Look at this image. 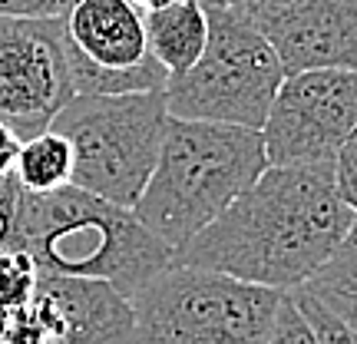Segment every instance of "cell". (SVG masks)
I'll return each instance as SVG.
<instances>
[{
	"label": "cell",
	"mask_w": 357,
	"mask_h": 344,
	"mask_svg": "<svg viewBox=\"0 0 357 344\" xmlns=\"http://www.w3.org/2000/svg\"><path fill=\"white\" fill-rule=\"evenodd\" d=\"M70 0H0V17H60Z\"/></svg>",
	"instance_id": "cell-20"
},
{
	"label": "cell",
	"mask_w": 357,
	"mask_h": 344,
	"mask_svg": "<svg viewBox=\"0 0 357 344\" xmlns=\"http://www.w3.org/2000/svg\"><path fill=\"white\" fill-rule=\"evenodd\" d=\"M37 278L40 268L30 258V252H24L20 245L0 248V328L26 308V301L33 298Z\"/></svg>",
	"instance_id": "cell-14"
},
{
	"label": "cell",
	"mask_w": 357,
	"mask_h": 344,
	"mask_svg": "<svg viewBox=\"0 0 357 344\" xmlns=\"http://www.w3.org/2000/svg\"><path fill=\"white\" fill-rule=\"evenodd\" d=\"M334 186H337V195L347 202V209L357 216V129L334 156Z\"/></svg>",
	"instance_id": "cell-17"
},
{
	"label": "cell",
	"mask_w": 357,
	"mask_h": 344,
	"mask_svg": "<svg viewBox=\"0 0 357 344\" xmlns=\"http://www.w3.org/2000/svg\"><path fill=\"white\" fill-rule=\"evenodd\" d=\"M284 80V63L265 30L235 7L208 10L202 57L166 83L169 116L212 119L261 129L268 106Z\"/></svg>",
	"instance_id": "cell-6"
},
{
	"label": "cell",
	"mask_w": 357,
	"mask_h": 344,
	"mask_svg": "<svg viewBox=\"0 0 357 344\" xmlns=\"http://www.w3.org/2000/svg\"><path fill=\"white\" fill-rule=\"evenodd\" d=\"M291 3H298V0H229V7H235L238 13H245L252 24H265L268 17H275L278 10H284V7H291Z\"/></svg>",
	"instance_id": "cell-21"
},
{
	"label": "cell",
	"mask_w": 357,
	"mask_h": 344,
	"mask_svg": "<svg viewBox=\"0 0 357 344\" xmlns=\"http://www.w3.org/2000/svg\"><path fill=\"white\" fill-rule=\"evenodd\" d=\"M301 285H314V288H334V292H354L357 294V218L334 248V255Z\"/></svg>",
	"instance_id": "cell-15"
},
{
	"label": "cell",
	"mask_w": 357,
	"mask_h": 344,
	"mask_svg": "<svg viewBox=\"0 0 357 344\" xmlns=\"http://www.w3.org/2000/svg\"><path fill=\"white\" fill-rule=\"evenodd\" d=\"M281 292L215 268L169 262L129 298L132 341L268 344Z\"/></svg>",
	"instance_id": "cell-4"
},
{
	"label": "cell",
	"mask_w": 357,
	"mask_h": 344,
	"mask_svg": "<svg viewBox=\"0 0 357 344\" xmlns=\"http://www.w3.org/2000/svg\"><path fill=\"white\" fill-rule=\"evenodd\" d=\"M205 10H215V7H229V0H199Z\"/></svg>",
	"instance_id": "cell-24"
},
{
	"label": "cell",
	"mask_w": 357,
	"mask_h": 344,
	"mask_svg": "<svg viewBox=\"0 0 357 344\" xmlns=\"http://www.w3.org/2000/svg\"><path fill=\"white\" fill-rule=\"evenodd\" d=\"M166 89L73 93L53 116L73 146V186L109 202L136 205L166 136Z\"/></svg>",
	"instance_id": "cell-5"
},
{
	"label": "cell",
	"mask_w": 357,
	"mask_h": 344,
	"mask_svg": "<svg viewBox=\"0 0 357 344\" xmlns=\"http://www.w3.org/2000/svg\"><path fill=\"white\" fill-rule=\"evenodd\" d=\"M13 176L26 192H50L73 179V146L60 129H40L20 142Z\"/></svg>",
	"instance_id": "cell-13"
},
{
	"label": "cell",
	"mask_w": 357,
	"mask_h": 344,
	"mask_svg": "<svg viewBox=\"0 0 357 344\" xmlns=\"http://www.w3.org/2000/svg\"><path fill=\"white\" fill-rule=\"evenodd\" d=\"M132 338V305L116 285L53 271H40L33 298L0 328L3 344H100Z\"/></svg>",
	"instance_id": "cell-10"
},
{
	"label": "cell",
	"mask_w": 357,
	"mask_h": 344,
	"mask_svg": "<svg viewBox=\"0 0 357 344\" xmlns=\"http://www.w3.org/2000/svg\"><path fill=\"white\" fill-rule=\"evenodd\" d=\"M20 195H24V186L17 182V176H13V172H3V176H0V248L13 245Z\"/></svg>",
	"instance_id": "cell-18"
},
{
	"label": "cell",
	"mask_w": 357,
	"mask_h": 344,
	"mask_svg": "<svg viewBox=\"0 0 357 344\" xmlns=\"http://www.w3.org/2000/svg\"><path fill=\"white\" fill-rule=\"evenodd\" d=\"M261 30L284 73L311 66L357 70V0H298L268 17Z\"/></svg>",
	"instance_id": "cell-11"
},
{
	"label": "cell",
	"mask_w": 357,
	"mask_h": 344,
	"mask_svg": "<svg viewBox=\"0 0 357 344\" xmlns=\"http://www.w3.org/2000/svg\"><path fill=\"white\" fill-rule=\"evenodd\" d=\"M139 10H155V7H166V3H172V0H132Z\"/></svg>",
	"instance_id": "cell-23"
},
{
	"label": "cell",
	"mask_w": 357,
	"mask_h": 344,
	"mask_svg": "<svg viewBox=\"0 0 357 344\" xmlns=\"http://www.w3.org/2000/svg\"><path fill=\"white\" fill-rule=\"evenodd\" d=\"M73 93L60 17H0V123L26 140Z\"/></svg>",
	"instance_id": "cell-9"
},
{
	"label": "cell",
	"mask_w": 357,
	"mask_h": 344,
	"mask_svg": "<svg viewBox=\"0 0 357 344\" xmlns=\"http://www.w3.org/2000/svg\"><path fill=\"white\" fill-rule=\"evenodd\" d=\"M13 245L37 262L40 271L102 278L132 298L155 271L172 262L162 242L129 205L66 182L50 192L20 195Z\"/></svg>",
	"instance_id": "cell-2"
},
{
	"label": "cell",
	"mask_w": 357,
	"mask_h": 344,
	"mask_svg": "<svg viewBox=\"0 0 357 344\" xmlns=\"http://www.w3.org/2000/svg\"><path fill=\"white\" fill-rule=\"evenodd\" d=\"M305 288L318 294L321 301L344 321V328L351 331V341H357V294L354 292H334V288H314V285H305Z\"/></svg>",
	"instance_id": "cell-19"
},
{
	"label": "cell",
	"mask_w": 357,
	"mask_h": 344,
	"mask_svg": "<svg viewBox=\"0 0 357 344\" xmlns=\"http://www.w3.org/2000/svg\"><path fill=\"white\" fill-rule=\"evenodd\" d=\"M268 344H314V334H311V324L301 315L298 301L291 298V292L284 288L278 301V311H275V321H271V331H268Z\"/></svg>",
	"instance_id": "cell-16"
},
{
	"label": "cell",
	"mask_w": 357,
	"mask_h": 344,
	"mask_svg": "<svg viewBox=\"0 0 357 344\" xmlns=\"http://www.w3.org/2000/svg\"><path fill=\"white\" fill-rule=\"evenodd\" d=\"M354 218L337 195L334 163H268L229 209L178 245L172 262L215 268L268 288H294L334 255Z\"/></svg>",
	"instance_id": "cell-1"
},
{
	"label": "cell",
	"mask_w": 357,
	"mask_h": 344,
	"mask_svg": "<svg viewBox=\"0 0 357 344\" xmlns=\"http://www.w3.org/2000/svg\"><path fill=\"white\" fill-rule=\"evenodd\" d=\"M268 166L261 129L169 116L159 159L132 212L172 248L229 209Z\"/></svg>",
	"instance_id": "cell-3"
},
{
	"label": "cell",
	"mask_w": 357,
	"mask_h": 344,
	"mask_svg": "<svg viewBox=\"0 0 357 344\" xmlns=\"http://www.w3.org/2000/svg\"><path fill=\"white\" fill-rule=\"evenodd\" d=\"M60 27L77 93L166 89L169 73L149 50L146 10L132 0H70Z\"/></svg>",
	"instance_id": "cell-7"
},
{
	"label": "cell",
	"mask_w": 357,
	"mask_h": 344,
	"mask_svg": "<svg viewBox=\"0 0 357 344\" xmlns=\"http://www.w3.org/2000/svg\"><path fill=\"white\" fill-rule=\"evenodd\" d=\"M149 50L169 77L185 73L208 43V10L199 0H172L166 7L146 10Z\"/></svg>",
	"instance_id": "cell-12"
},
{
	"label": "cell",
	"mask_w": 357,
	"mask_h": 344,
	"mask_svg": "<svg viewBox=\"0 0 357 344\" xmlns=\"http://www.w3.org/2000/svg\"><path fill=\"white\" fill-rule=\"evenodd\" d=\"M357 129V70L311 66L284 73L261 123L271 166L334 163Z\"/></svg>",
	"instance_id": "cell-8"
},
{
	"label": "cell",
	"mask_w": 357,
	"mask_h": 344,
	"mask_svg": "<svg viewBox=\"0 0 357 344\" xmlns=\"http://www.w3.org/2000/svg\"><path fill=\"white\" fill-rule=\"evenodd\" d=\"M20 136L17 129H10L7 123H0V176L3 172H13V163H17V153H20Z\"/></svg>",
	"instance_id": "cell-22"
}]
</instances>
